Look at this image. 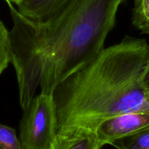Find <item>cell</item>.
<instances>
[{
  "instance_id": "11",
  "label": "cell",
  "mask_w": 149,
  "mask_h": 149,
  "mask_svg": "<svg viewBox=\"0 0 149 149\" xmlns=\"http://www.w3.org/2000/svg\"><path fill=\"white\" fill-rule=\"evenodd\" d=\"M0 149H22L15 130L0 124Z\"/></svg>"
},
{
  "instance_id": "12",
  "label": "cell",
  "mask_w": 149,
  "mask_h": 149,
  "mask_svg": "<svg viewBox=\"0 0 149 149\" xmlns=\"http://www.w3.org/2000/svg\"><path fill=\"white\" fill-rule=\"evenodd\" d=\"M142 81H143V84L144 85L145 88H146V89L147 90L149 94V60L148 61L147 64H146L144 72H143Z\"/></svg>"
},
{
  "instance_id": "10",
  "label": "cell",
  "mask_w": 149,
  "mask_h": 149,
  "mask_svg": "<svg viewBox=\"0 0 149 149\" xmlns=\"http://www.w3.org/2000/svg\"><path fill=\"white\" fill-rule=\"evenodd\" d=\"M11 63L10 31L0 20V75Z\"/></svg>"
},
{
  "instance_id": "8",
  "label": "cell",
  "mask_w": 149,
  "mask_h": 149,
  "mask_svg": "<svg viewBox=\"0 0 149 149\" xmlns=\"http://www.w3.org/2000/svg\"><path fill=\"white\" fill-rule=\"evenodd\" d=\"M117 149H149V128L112 142Z\"/></svg>"
},
{
  "instance_id": "6",
  "label": "cell",
  "mask_w": 149,
  "mask_h": 149,
  "mask_svg": "<svg viewBox=\"0 0 149 149\" xmlns=\"http://www.w3.org/2000/svg\"><path fill=\"white\" fill-rule=\"evenodd\" d=\"M103 146L94 130L70 128L57 132L50 149H102Z\"/></svg>"
},
{
  "instance_id": "4",
  "label": "cell",
  "mask_w": 149,
  "mask_h": 149,
  "mask_svg": "<svg viewBox=\"0 0 149 149\" xmlns=\"http://www.w3.org/2000/svg\"><path fill=\"white\" fill-rule=\"evenodd\" d=\"M23 113L18 137L22 149H50L56 134L51 94L41 92L34 97Z\"/></svg>"
},
{
  "instance_id": "7",
  "label": "cell",
  "mask_w": 149,
  "mask_h": 149,
  "mask_svg": "<svg viewBox=\"0 0 149 149\" xmlns=\"http://www.w3.org/2000/svg\"><path fill=\"white\" fill-rule=\"evenodd\" d=\"M70 0H23L17 11L31 22L42 24L54 18Z\"/></svg>"
},
{
  "instance_id": "13",
  "label": "cell",
  "mask_w": 149,
  "mask_h": 149,
  "mask_svg": "<svg viewBox=\"0 0 149 149\" xmlns=\"http://www.w3.org/2000/svg\"><path fill=\"white\" fill-rule=\"evenodd\" d=\"M5 1L8 5H13V4H14V5H17L19 3H21L23 0H5Z\"/></svg>"
},
{
  "instance_id": "3",
  "label": "cell",
  "mask_w": 149,
  "mask_h": 149,
  "mask_svg": "<svg viewBox=\"0 0 149 149\" xmlns=\"http://www.w3.org/2000/svg\"><path fill=\"white\" fill-rule=\"evenodd\" d=\"M8 5L13 20V28L10 31L11 63L16 72L20 105L24 112L40 85L45 58L37 24L19 14L13 5Z\"/></svg>"
},
{
  "instance_id": "1",
  "label": "cell",
  "mask_w": 149,
  "mask_h": 149,
  "mask_svg": "<svg viewBox=\"0 0 149 149\" xmlns=\"http://www.w3.org/2000/svg\"><path fill=\"white\" fill-rule=\"evenodd\" d=\"M148 60L146 40L127 35L66 77L51 92L56 132L70 128L95 131L116 116L149 113V94L142 81Z\"/></svg>"
},
{
  "instance_id": "5",
  "label": "cell",
  "mask_w": 149,
  "mask_h": 149,
  "mask_svg": "<svg viewBox=\"0 0 149 149\" xmlns=\"http://www.w3.org/2000/svg\"><path fill=\"white\" fill-rule=\"evenodd\" d=\"M149 128V113L130 112L103 121L96 129L98 140L103 145Z\"/></svg>"
},
{
  "instance_id": "2",
  "label": "cell",
  "mask_w": 149,
  "mask_h": 149,
  "mask_svg": "<svg viewBox=\"0 0 149 149\" xmlns=\"http://www.w3.org/2000/svg\"><path fill=\"white\" fill-rule=\"evenodd\" d=\"M127 0H70L54 17L36 24L45 58L41 92L56 86L104 48L118 8Z\"/></svg>"
},
{
  "instance_id": "9",
  "label": "cell",
  "mask_w": 149,
  "mask_h": 149,
  "mask_svg": "<svg viewBox=\"0 0 149 149\" xmlns=\"http://www.w3.org/2000/svg\"><path fill=\"white\" fill-rule=\"evenodd\" d=\"M132 21L137 29L149 34V0L134 1Z\"/></svg>"
}]
</instances>
